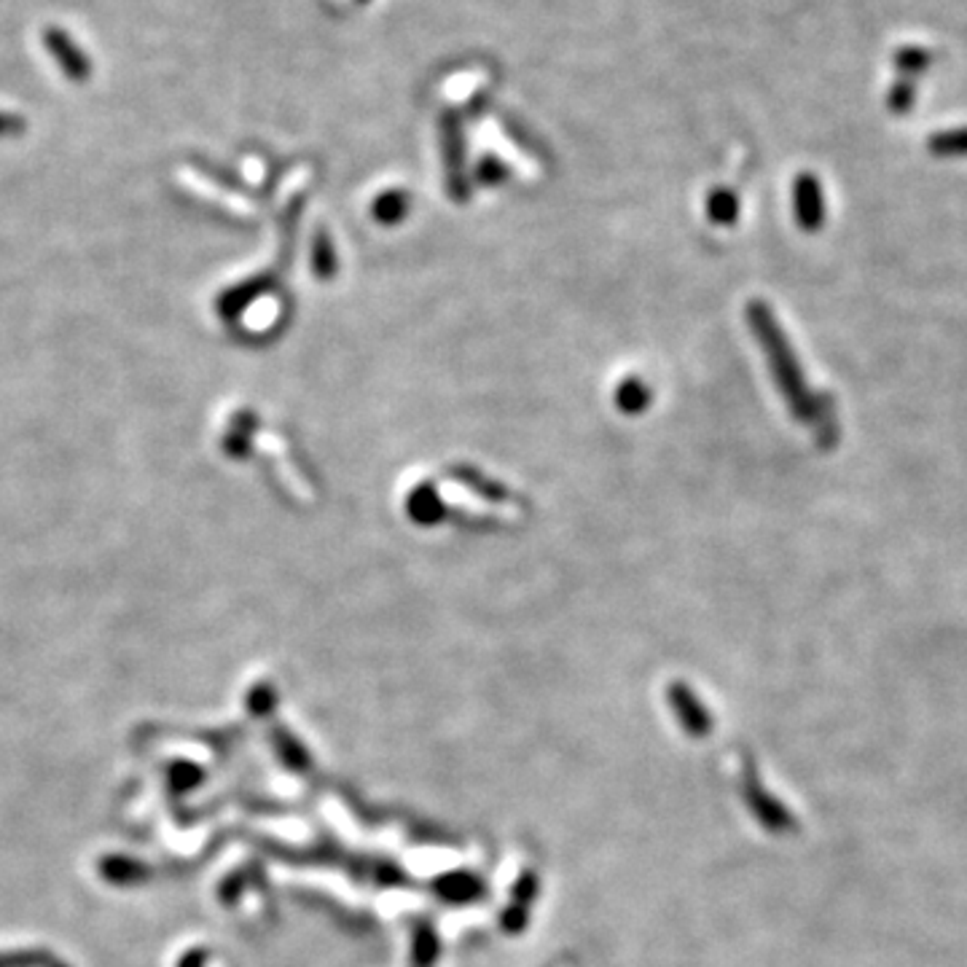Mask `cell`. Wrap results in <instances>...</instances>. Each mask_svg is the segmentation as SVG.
<instances>
[{
  "label": "cell",
  "mask_w": 967,
  "mask_h": 967,
  "mask_svg": "<svg viewBox=\"0 0 967 967\" xmlns=\"http://www.w3.org/2000/svg\"><path fill=\"white\" fill-rule=\"evenodd\" d=\"M43 43H47L51 57L60 62V68L70 76V79H76V81L87 79L89 60L81 54V49L76 47L73 38H70L68 32L60 30V28H47V32H43Z\"/></svg>",
  "instance_id": "3"
},
{
  "label": "cell",
  "mask_w": 967,
  "mask_h": 967,
  "mask_svg": "<svg viewBox=\"0 0 967 967\" xmlns=\"http://www.w3.org/2000/svg\"><path fill=\"white\" fill-rule=\"evenodd\" d=\"M893 62H895V68H898V73L903 76V79H911V76L925 73V70L930 68L933 57H930V51H925L919 47H900L898 51H895Z\"/></svg>",
  "instance_id": "5"
},
{
  "label": "cell",
  "mask_w": 967,
  "mask_h": 967,
  "mask_svg": "<svg viewBox=\"0 0 967 967\" xmlns=\"http://www.w3.org/2000/svg\"><path fill=\"white\" fill-rule=\"evenodd\" d=\"M914 100H917V89H914L911 79H898L887 94V106L895 116H906L911 111Z\"/></svg>",
  "instance_id": "6"
},
{
  "label": "cell",
  "mask_w": 967,
  "mask_h": 967,
  "mask_svg": "<svg viewBox=\"0 0 967 967\" xmlns=\"http://www.w3.org/2000/svg\"><path fill=\"white\" fill-rule=\"evenodd\" d=\"M747 318H750V328L760 339V347H764L766 358H769L771 373L774 379H777L779 392H782V398L788 401L792 415L804 419V422L815 419L817 401L811 398L809 387H806L798 358L792 355L790 341L785 339L782 328L777 326V318L771 315V309L756 301V305H750V309H747Z\"/></svg>",
  "instance_id": "1"
},
{
  "label": "cell",
  "mask_w": 967,
  "mask_h": 967,
  "mask_svg": "<svg viewBox=\"0 0 967 967\" xmlns=\"http://www.w3.org/2000/svg\"><path fill=\"white\" fill-rule=\"evenodd\" d=\"M792 208H796V221L804 231H817L825 223V193L820 178L811 172H801L792 183Z\"/></svg>",
  "instance_id": "2"
},
{
  "label": "cell",
  "mask_w": 967,
  "mask_h": 967,
  "mask_svg": "<svg viewBox=\"0 0 967 967\" xmlns=\"http://www.w3.org/2000/svg\"><path fill=\"white\" fill-rule=\"evenodd\" d=\"M927 151L938 159L967 157V127L944 129V132L930 134V140H927Z\"/></svg>",
  "instance_id": "4"
},
{
  "label": "cell",
  "mask_w": 967,
  "mask_h": 967,
  "mask_svg": "<svg viewBox=\"0 0 967 967\" xmlns=\"http://www.w3.org/2000/svg\"><path fill=\"white\" fill-rule=\"evenodd\" d=\"M11 127H17V121L14 119H6V116H0V132H6V129H11Z\"/></svg>",
  "instance_id": "8"
},
{
  "label": "cell",
  "mask_w": 967,
  "mask_h": 967,
  "mask_svg": "<svg viewBox=\"0 0 967 967\" xmlns=\"http://www.w3.org/2000/svg\"><path fill=\"white\" fill-rule=\"evenodd\" d=\"M709 212H712L718 221L731 223L734 218H737V199H734V193L728 191H718L712 199H709Z\"/></svg>",
  "instance_id": "7"
}]
</instances>
